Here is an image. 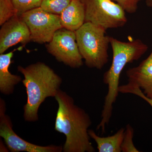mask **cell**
<instances>
[{
  "mask_svg": "<svg viewBox=\"0 0 152 152\" xmlns=\"http://www.w3.org/2000/svg\"><path fill=\"white\" fill-rule=\"evenodd\" d=\"M55 99L58 105L55 130L65 135L64 152H94L90 141L88 129L92 121L83 109L75 104L72 97L59 90Z\"/></svg>",
  "mask_w": 152,
  "mask_h": 152,
  "instance_id": "6da1fadb",
  "label": "cell"
},
{
  "mask_svg": "<svg viewBox=\"0 0 152 152\" xmlns=\"http://www.w3.org/2000/svg\"><path fill=\"white\" fill-rule=\"evenodd\" d=\"M110 45L113 51V59L110 66L103 75V83L108 86L105 97L102 119L97 126L98 130L105 132L113 114L114 104L118 96L119 80L122 72L129 63L137 61L148 51V47L140 39L126 42L110 37Z\"/></svg>",
  "mask_w": 152,
  "mask_h": 152,
  "instance_id": "7a4b0ae2",
  "label": "cell"
},
{
  "mask_svg": "<svg viewBox=\"0 0 152 152\" xmlns=\"http://www.w3.org/2000/svg\"><path fill=\"white\" fill-rule=\"evenodd\" d=\"M18 70L24 77L22 82L27 95V101L24 107V118L26 121H37L41 104L47 98L55 97L62 80L52 68L41 62L26 67L18 66Z\"/></svg>",
  "mask_w": 152,
  "mask_h": 152,
  "instance_id": "3957f363",
  "label": "cell"
},
{
  "mask_svg": "<svg viewBox=\"0 0 152 152\" xmlns=\"http://www.w3.org/2000/svg\"><path fill=\"white\" fill-rule=\"evenodd\" d=\"M103 28L86 22L75 32L79 50L88 67L101 70L108 63L110 37Z\"/></svg>",
  "mask_w": 152,
  "mask_h": 152,
  "instance_id": "277c9868",
  "label": "cell"
},
{
  "mask_svg": "<svg viewBox=\"0 0 152 152\" xmlns=\"http://www.w3.org/2000/svg\"><path fill=\"white\" fill-rule=\"evenodd\" d=\"M89 22L107 30L124 26L128 22L126 12L112 0H81Z\"/></svg>",
  "mask_w": 152,
  "mask_h": 152,
  "instance_id": "5b68a950",
  "label": "cell"
},
{
  "mask_svg": "<svg viewBox=\"0 0 152 152\" xmlns=\"http://www.w3.org/2000/svg\"><path fill=\"white\" fill-rule=\"evenodd\" d=\"M45 47L49 53L68 66L76 69L83 64L74 31L64 28L58 30Z\"/></svg>",
  "mask_w": 152,
  "mask_h": 152,
  "instance_id": "8992f818",
  "label": "cell"
},
{
  "mask_svg": "<svg viewBox=\"0 0 152 152\" xmlns=\"http://www.w3.org/2000/svg\"><path fill=\"white\" fill-rule=\"evenodd\" d=\"M30 30L31 40L38 44L50 42L55 33L63 28L60 15L39 7L20 15Z\"/></svg>",
  "mask_w": 152,
  "mask_h": 152,
  "instance_id": "52a82bcc",
  "label": "cell"
},
{
  "mask_svg": "<svg viewBox=\"0 0 152 152\" xmlns=\"http://www.w3.org/2000/svg\"><path fill=\"white\" fill-rule=\"evenodd\" d=\"M5 101L0 99V137L4 141L6 145L12 152H61V146L50 145L46 146L38 145L26 141L17 135L13 129L11 119L6 114Z\"/></svg>",
  "mask_w": 152,
  "mask_h": 152,
  "instance_id": "ba28073f",
  "label": "cell"
},
{
  "mask_svg": "<svg viewBox=\"0 0 152 152\" xmlns=\"http://www.w3.org/2000/svg\"><path fill=\"white\" fill-rule=\"evenodd\" d=\"M31 41V33L27 25L20 15H15L1 26L0 54L18 44L25 45Z\"/></svg>",
  "mask_w": 152,
  "mask_h": 152,
  "instance_id": "9c48e42d",
  "label": "cell"
},
{
  "mask_svg": "<svg viewBox=\"0 0 152 152\" xmlns=\"http://www.w3.org/2000/svg\"><path fill=\"white\" fill-rule=\"evenodd\" d=\"M128 86L140 89L147 98L152 99V50L146 58L126 72Z\"/></svg>",
  "mask_w": 152,
  "mask_h": 152,
  "instance_id": "30bf717a",
  "label": "cell"
},
{
  "mask_svg": "<svg viewBox=\"0 0 152 152\" xmlns=\"http://www.w3.org/2000/svg\"><path fill=\"white\" fill-rule=\"evenodd\" d=\"M63 28L76 31L85 23L84 7L81 0H72L60 14Z\"/></svg>",
  "mask_w": 152,
  "mask_h": 152,
  "instance_id": "8fae6325",
  "label": "cell"
},
{
  "mask_svg": "<svg viewBox=\"0 0 152 152\" xmlns=\"http://www.w3.org/2000/svg\"><path fill=\"white\" fill-rule=\"evenodd\" d=\"M16 50L0 54V91L4 95L13 94L15 86L22 81L20 76L13 75L9 70Z\"/></svg>",
  "mask_w": 152,
  "mask_h": 152,
  "instance_id": "7c38bea8",
  "label": "cell"
},
{
  "mask_svg": "<svg viewBox=\"0 0 152 152\" xmlns=\"http://www.w3.org/2000/svg\"><path fill=\"white\" fill-rule=\"evenodd\" d=\"M125 129L121 128L112 136L100 137L92 129H89L91 138L96 142L99 152H121Z\"/></svg>",
  "mask_w": 152,
  "mask_h": 152,
  "instance_id": "4fadbf2b",
  "label": "cell"
},
{
  "mask_svg": "<svg viewBox=\"0 0 152 152\" xmlns=\"http://www.w3.org/2000/svg\"><path fill=\"white\" fill-rule=\"evenodd\" d=\"M72 1V0H43L41 7L50 13L60 15Z\"/></svg>",
  "mask_w": 152,
  "mask_h": 152,
  "instance_id": "5bb4252c",
  "label": "cell"
},
{
  "mask_svg": "<svg viewBox=\"0 0 152 152\" xmlns=\"http://www.w3.org/2000/svg\"><path fill=\"white\" fill-rule=\"evenodd\" d=\"M18 14L12 0H0V26Z\"/></svg>",
  "mask_w": 152,
  "mask_h": 152,
  "instance_id": "9a60e30c",
  "label": "cell"
},
{
  "mask_svg": "<svg viewBox=\"0 0 152 152\" xmlns=\"http://www.w3.org/2000/svg\"><path fill=\"white\" fill-rule=\"evenodd\" d=\"M18 15L40 7L43 0H12Z\"/></svg>",
  "mask_w": 152,
  "mask_h": 152,
  "instance_id": "2e32d148",
  "label": "cell"
},
{
  "mask_svg": "<svg viewBox=\"0 0 152 152\" xmlns=\"http://www.w3.org/2000/svg\"><path fill=\"white\" fill-rule=\"evenodd\" d=\"M134 130L129 124L126 125L125 129L124 136L121 145V151L123 152H139L133 141Z\"/></svg>",
  "mask_w": 152,
  "mask_h": 152,
  "instance_id": "e0dca14e",
  "label": "cell"
},
{
  "mask_svg": "<svg viewBox=\"0 0 152 152\" xmlns=\"http://www.w3.org/2000/svg\"><path fill=\"white\" fill-rule=\"evenodd\" d=\"M117 3L126 12L129 14L136 13L138 9L139 3L142 0H112Z\"/></svg>",
  "mask_w": 152,
  "mask_h": 152,
  "instance_id": "ac0fdd59",
  "label": "cell"
},
{
  "mask_svg": "<svg viewBox=\"0 0 152 152\" xmlns=\"http://www.w3.org/2000/svg\"><path fill=\"white\" fill-rule=\"evenodd\" d=\"M119 91L122 94H131L138 96L144 100L146 101L152 108V99H149L145 96L140 89L138 88H134L128 86L126 85L120 86Z\"/></svg>",
  "mask_w": 152,
  "mask_h": 152,
  "instance_id": "d6986e66",
  "label": "cell"
},
{
  "mask_svg": "<svg viewBox=\"0 0 152 152\" xmlns=\"http://www.w3.org/2000/svg\"><path fill=\"white\" fill-rule=\"evenodd\" d=\"M145 3L148 7L152 8V0H145Z\"/></svg>",
  "mask_w": 152,
  "mask_h": 152,
  "instance_id": "ffe728a7",
  "label": "cell"
}]
</instances>
